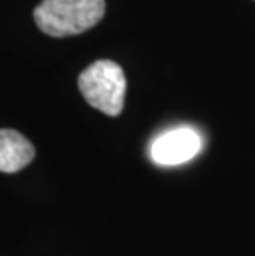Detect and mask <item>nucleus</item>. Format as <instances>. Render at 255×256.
<instances>
[{
	"instance_id": "nucleus-4",
	"label": "nucleus",
	"mask_w": 255,
	"mask_h": 256,
	"mask_svg": "<svg viewBox=\"0 0 255 256\" xmlns=\"http://www.w3.org/2000/svg\"><path fill=\"white\" fill-rule=\"evenodd\" d=\"M35 157V149L27 138L12 129H0V172L22 170Z\"/></svg>"
},
{
	"instance_id": "nucleus-2",
	"label": "nucleus",
	"mask_w": 255,
	"mask_h": 256,
	"mask_svg": "<svg viewBox=\"0 0 255 256\" xmlns=\"http://www.w3.org/2000/svg\"><path fill=\"white\" fill-rule=\"evenodd\" d=\"M78 88L90 106L105 112L106 116H118L123 111L126 94V78L123 68L111 60H98L81 72Z\"/></svg>"
},
{
	"instance_id": "nucleus-1",
	"label": "nucleus",
	"mask_w": 255,
	"mask_h": 256,
	"mask_svg": "<svg viewBox=\"0 0 255 256\" xmlns=\"http://www.w3.org/2000/svg\"><path fill=\"white\" fill-rule=\"evenodd\" d=\"M105 10V0H43L34 18L43 34L63 38L93 28Z\"/></svg>"
},
{
	"instance_id": "nucleus-3",
	"label": "nucleus",
	"mask_w": 255,
	"mask_h": 256,
	"mask_svg": "<svg viewBox=\"0 0 255 256\" xmlns=\"http://www.w3.org/2000/svg\"><path fill=\"white\" fill-rule=\"evenodd\" d=\"M202 149V138L191 126L172 128L159 134L149 146V157L157 166H181L192 160Z\"/></svg>"
}]
</instances>
